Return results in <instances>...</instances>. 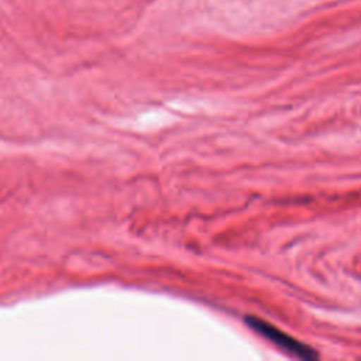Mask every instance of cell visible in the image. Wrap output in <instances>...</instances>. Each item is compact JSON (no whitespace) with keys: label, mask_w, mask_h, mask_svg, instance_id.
<instances>
[{"label":"cell","mask_w":361,"mask_h":361,"mask_svg":"<svg viewBox=\"0 0 361 361\" xmlns=\"http://www.w3.org/2000/svg\"><path fill=\"white\" fill-rule=\"evenodd\" d=\"M247 323L258 334L264 336L271 343L276 344L279 348L289 353L290 355H295V357L302 358V360H316L319 357V354L312 347H309L305 343L293 338L288 333L279 330L278 327L272 326L271 323H268L262 319L250 316V317H247Z\"/></svg>","instance_id":"cell-1"}]
</instances>
